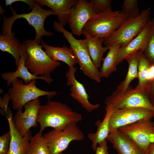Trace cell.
<instances>
[{
  "mask_svg": "<svg viewBox=\"0 0 154 154\" xmlns=\"http://www.w3.org/2000/svg\"><path fill=\"white\" fill-rule=\"evenodd\" d=\"M111 0H91L89 2L96 14L112 11Z\"/></svg>",
  "mask_w": 154,
  "mask_h": 154,
  "instance_id": "29",
  "label": "cell"
},
{
  "mask_svg": "<svg viewBox=\"0 0 154 154\" xmlns=\"http://www.w3.org/2000/svg\"><path fill=\"white\" fill-rule=\"evenodd\" d=\"M77 70L74 67L69 68L66 74L67 84L70 86V95L77 101L87 112H91L98 108V104H92L89 101V96L84 85L76 79L75 74Z\"/></svg>",
  "mask_w": 154,
  "mask_h": 154,
  "instance_id": "14",
  "label": "cell"
},
{
  "mask_svg": "<svg viewBox=\"0 0 154 154\" xmlns=\"http://www.w3.org/2000/svg\"><path fill=\"white\" fill-rule=\"evenodd\" d=\"M150 9L142 10L137 16L125 19L119 27L107 38L103 44L109 47L112 45L119 44L121 46H125L138 35L151 20Z\"/></svg>",
  "mask_w": 154,
  "mask_h": 154,
  "instance_id": "3",
  "label": "cell"
},
{
  "mask_svg": "<svg viewBox=\"0 0 154 154\" xmlns=\"http://www.w3.org/2000/svg\"><path fill=\"white\" fill-rule=\"evenodd\" d=\"M82 34L86 37L85 39L92 62L95 66L98 68L102 66L104 53L108 50H109L110 47L102 46L103 38L92 37L84 30Z\"/></svg>",
  "mask_w": 154,
  "mask_h": 154,
  "instance_id": "20",
  "label": "cell"
},
{
  "mask_svg": "<svg viewBox=\"0 0 154 154\" xmlns=\"http://www.w3.org/2000/svg\"><path fill=\"white\" fill-rule=\"evenodd\" d=\"M125 19L118 11L96 14L87 22L83 30L92 37L104 39L115 31Z\"/></svg>",
  "mask_w": 154,
  "mask_h": 154,
  "instance_id": "8",
  "label": "cell"
},
{
  "mask_svg": "<svg viewBox=\"0 0 154 154\" xmlns=\"http://www.w3.org/2000/svg\"><path fill=\"white\" fill-rule=\"evenodd\" d=\"M25 154H50L48 146L39 132L31 137Z\"/></svg>",
  "mask_w": 154,
  "mask_h": 154,
  "instance_id": "26",
  "label": "cell"
},
{
  "mask_svg": "<svg viewBox=\"0 0 154 154\" xmlns=\"http://www.w3.org/2000/svg\"><path fill=\"white\" fill-rule=\"evenodd\" d=\"M54 29L63 33L70 45L83 73L90 79L100 83L101 77L100 70L93 63L90 56L85 39H77L72 33L66 30L59 22H54Z\"/></svg>",
  "mask_w": 154,
  "mask_h": 154,
  "instance_id": "4",
  "label": "cell"
},
{
  "mask_svg": "<svg viewBox=\"0 0 154 154\" xmlns=\"http://www.w3.org/2000/svg\"><path fill=\"white\" fill-rule=\"evenodd\" d=\"M10 139L9 131L0 136V154H7L9 147Z\"/></svg>",
  "mask_w": 154,
  "mask_h": 154,
  "instance_id": "30",
  "label": "cell"
},
{
  "mask_svg": "<svg viewBox=\"0 0 154 154\" xmlns=\"http://www.w3.org/2000/svg\"><path fill=\"white\" fill-rule=\"evenodd\" d=\"M10 100L9 96L8 93L5 94L2 98H0V112L7 118L12 115V113L8 106Z\"/></svg>",
  "mask_w": 154,
  "mask_h": 154,
  "instance_id": "31",
  "label": "cell"
},
{
  "mask_svg": "<svg viewBox=\"0 0 154 154\" xmlns=\"http://www.w3.org/2000/svg\"><path fill=\"white\" fill-rule=\"evenodd\" d=\"M147 79L150 83L154 80V64H151L148 69Z\"/></svg>",
  "mask_w": 154,
  "mask_h": 154,
  "instance_id": "34",
  "label": "cell"
},
{
  "mask_svg": "<svg viewBox=\"0 0 154 154\" xmlns=\"http://www.w3.org/2000/svg\"><path fill=\"white\" fill-rule=\"evenodd\" d=\"M125 19L136 17L139 15V13L137 0H124L121 11Z\"/></svg>",
  "mask_w": 154,
  "mask_h": 154,
  "instance_id": "27",
  "label": "cell"
},
{
  "mask_svg": "<svg viewBox=\"0 0 154 154\" xmlns=\"http://www.w3.org/2000/svg\"><path fill=\"white\" fill-rule=\"evenodd\" d=\"M42 6H46L53 10L57 16L59 23L63 26L69 23L71 8L78 0H36Z\"/></svg>",
  "mask_w": 154,
  "mask_h": 154,
  "instance_id": "18",
  "label": "cell"
},
{
  "mask_svg": "<svg viewBox=\"0 0 154 154\" xmlns=\"http://www.w3.org/2000/svg\"><path fill=\"white\" fill-rule=\"evenodd\" d=\"M24 82L23 80L17 78L12 82V86L8 89L7 93L15 110H22L27 102L40 96H45L50 99L57 94L55 91H46L38 88L36 85V80L27 84Z\"/></svg>",
  "mask_w": 154,
  "mask_h": 154,
  "instance_id": "7",
  "label": "cell"
},
{
  "mask_svg": "<svg viewBox=\"0 0 154 154\" xmlns=\"http://www.w3.org/2000/svg\"><path fill=\"white\" fill-rule=\"evenodd\" d=\"M151 64L149 61L141 52L139 56L138 68V83L134 89L147 94L151 84L147 79L148 70Z\"/></svg>",
  "mask_w": 154,
  "mask_h": 154,
  "instance_id": "25",
  "label": "cell"
},
{
  "mask_svg": "<svg viewBox=\"0 0 154 154\" xmlns=\"http://www.w3.org/2000/svg\"><path fill=\"white\" fill-rule=\"evenodd\" d=\"M41 105L38 98L31 100L24 106L25 110H17L13 118L14 123L21 135L25 136L32 127L37 126V119Z\"/></svg>",
  "mask_w": 154,
  "mask_h": 154,
  "instance_id": "12",
  "label": "cell"
},
{
  "mask_svg": "<svg viewBox=\"0 0 154 154\" xmlns=\"http://www.w3.org/2000/svg\"><path fill=\"white\" fill-rule=\"evenodd\" d=\"M96 14L89 2L79 0L71 9L69 23L72 33L80 36L87 22Z\"/></svg>",
  "mask_w": 154,
  "mask_h": 154,
  "instance_id": "13",
  "label": "cell"
},
{
  "mask_svg": "<svg viewBox=\"0 0 154 154\" xmlns=\"http://www.w3.org/2000/svg\"><path fill=\"white\" fill-rule=\"evenodd\" d=\"M151 21L150 32L143 53L151 64H154V18Z\"/></svg>",
  "mask_w": 154,
  "mask_h": 154,
  "instance_id": "28",
  "label": "cell"
},
{
  "mask_svg": "<svg viewBox=\"0 0 154 154\" xmlns=\"http://www.w3.org/2000/svg\"><path fill=\"white\" fill-rule=\"evenodd\" d=\"M21 1L27 4L29 6V10L32 9L36 0H5V6L11 5L13 3L16 2Z\"/></svg>",
  "mask_w": 154,
  "mask_h": 154,
  "instance_id": "33",
  "label": "cell"
},
{
  "mask_svg": "<svg viewBox=\"0 0 154 154\" xmlns=\"http://www.w3.org/2000/svg\"><path fill=\"white\" fill-rule=\"evenodd\" d=\"M14 33L12 35L7 34L0 35V50L11 54L15 60L17 67L19 65L23 48L22 44L17 38Z\"/></svg>",
  "mask_w": 154,
  "mask_h": 154,
  "instance_id": "21",
  "label": "cell"
},
{
  "mask_svg": "<svg viewBox=\"0 0 154 154\" xmlns=\"http://www.w3.org/2000/svg\"><path fill=\"white\" fill-rule=\"evenodd\" d=\"M82 119L81 115L74 111L67 105L48 99L46 104L40 106L37 121L42 131L48 127L62 129L73 124H77Z\"/></svg>",
  "mask_w": 154,
  "mask_h": 154,
  "instance_id": "1",
  "label": "cell"
},
{
  "mask_svg": "<svg viewBox=\"0 0 154 154\" xmlns=\"http://www.w3.org/2000/svg\"><path fill=\"white\" fill-rule=\"evenodd\" d=\"M40 43L31 39L23 42L22 44L27 54L25 65L34 75L51 77L50 73L60 64L47 55Z\"/></svg>",
  "mask_w": 154,
  "mask_h": 154,
  "instance_id": "5",
  "label": "cell"
},
{
  "mask_svg": "<svg viewBox=\"0 0 154 154\" xmlns=\"http://www.w3.org/2000/svg\"><path fill=\"white\" fill-rule=\"evenodd\" d=\"M121 45L116 44L110 46L106 57L104 58L100 70L101 78H107L117 70V58L118 50Z\"/></svg>",
  "mask_w": 154,
  "mask_h": 154,
  "instance_id": "24",
  "label": "cell"
},
{
  "mask_svg": "<svg viewBox=\"0 0 154 154\" xmlns=\"http://www.w3.org/2000/svg\"><path fill=\"white\" fill-rule=\"evenodd\" d=\"M59 154H63L62 153H60Z\"/></svg>",
  "mask_w": 154,
  "mask_h": 154,
  "instance_id": "38",
  "label": "cell"
},
{
  "mask_svg": "<svg viewBox=\"0 0 154 154\" xmlns=\"http://www.w3.org/2000/svg\"><path fill=\"white\" fill-rule=\"evenodd\" d=\"M12 13V16L9 17H5L3 14V23L2 28V34L12 35L13 33L11 29L13 24L17 19L24 18L29 24L35 29L36 36L34 40L41 43L42 41V37L43 36H50L53 34L46 30L44 27V21L46 19L51 15H56V13L52 10H46L42 8V6L36 1L34 4L31 11L27 13L17 14L11 5L9 6Z\"/></svg>",
  "mask_w": 154,
  "mask_h": 154,
  "instance_id": "2",
  "label": "cell"
},
{
  "mask_svg": "<svg viewBox=\"0 0 154 154\" xmlns=\"http://www.w3.org/2000/svg\"><path fill=\"white\" fill-rule=\"evenodd\" d=\"M26 56V53L23 45L21 59L17 70L14 72H4L1 75L2 79L7 81L8 86H9L14 80L19 78L22 79L25 84L37 79L43 80L49 84L52 82L53 79L51 77L45 76H37L29 72L25 65Z\"/></svg>",
  "mask_w": 154,
  "mask_h": 154,
  "instance_id": "16",
  "label": "cell"
},
{
  "mask_svg": "<svg viewBox=\"0 0 154 154\" xmlns=\"http://www.w3.org/2000/svg\"><path fill=\"white\" fill-rule=\"evenodd\" d=\"M141 51H138L127 57L125 60L128 65V71L125 79L121 82L117 89L123 92L130 86L131 82L138 78V68L139 56Z\"/></svg>",
  "mask_w": 154,
  "mask_h": 154,
  "instance_id": "23",
  "label": "cell"
},
{
  "mask_svg": "<svg viewBox=\"0 0 154 154\" xmlns=\"http://www.w3.org/2000/svg\"><path fill=\"white\" fill-rule=\"evenodd\" d=\"M105 111L141 108L154 112V105L147 93L136 90L129 86L124 91L117 89L106 98Z\"/></svg>",
  "mask_w": 154,
  "mask_h": 154,
  "instance_id": "6",
  "label": "cell"
},
{
  "mask_svg": "<svg viewBox=\"0 0 154 154\" xmlns=\"http://www.w3.org/2000/svg\"><path fill=\"white\" fill-rule=\"evenodd\" d=\"M118 129L130 138L144 154L154 142V122L151 120H141Z\"/></svg>",
  "mask_w": 154,
  "mask_h": 154,
  "instance_id": "10",
  "label": "cell"
},
{
  "mask_svg": "<svg viewBox=\"0 0 154 154\" xmlns=\"http://www.w3.org/2000/svg\"><path fill=\"white\" fill-rule=\"evenodd\" d=\"M111 111L110 131L141 120H151L154 117V111L144 108H127Z\"/></svg>",
  "mask_w": 154,
  "mask_h": 154,
  "instance_id": "11",
  "label": "cell"
},
{
  "mask_svg": "<svg viewBox=\"0 0 154 154\" xmlns=\"http://www.w3.org/2000/svg\"><path fill=\"white\" fill-rule=\"evenodd\" d=\"M41 45L45 49V51L47 55L53 60L60 61L66 64L69 68L74 67L78 63L76 57L71 48L65 46L62 47H54L46 44L42 41Z\"/></svg>",
  "mask_w": 154,
  "mask_h": 154,
  "instance_id": "19",
  "label": "cell"
},
{
  "mask_svg": "<svg viewBox=\"0 0 154 154\" xmlns=\"http://www.w3.org/2000/svg\"><path fill=\"white\" fill-rule=\"evenodd\" d=\"M151 26L152 21L150 20L138 35L125 46L119 47L117 58V66L127 57L138 51L143 53L148 40Z\"/></svg>",
  "mask_w": 154,
  "mask_h": 154,
  "instance_id": "15",
  "label": "cell"
},
{
  "mask_svg": "<svg viewBox=\"0 0 154 154\" xmlns=\"http://www.w3.org/2000/svg\"><path fill=\"white\" fill-rule=\"evenodd\" d=\"M77 124H72L62 129H53L43 135L50 154L62 153L72 141L84 139V135Z\"/></svg>",
  "mask_w": 154,
  "mask_h": 154,
  "instance_id": "9",
  "label": "cell"
},
{
  "mask_svg": "<svg viewBox=\"0 0 154 154\" xmlns=\"http://www.w3.org/2000/svg\"><path fill=\"white\" fill-rule=\"evenodd\" d=\"M106 140L99 144L95 150V154H109Z\"/></svg>",
  "mask_w": 154,
  "mask_h": 154,
  "instance_id": "32",
  "label": "cell"
},
{
  "mask_svg": "<svg viewBox=\"0 0 154 154\" xmlns=\"http://www.w3.org/2000/svg\"><path fill=\"white\" fill-rule=\"evenodd\" d=\"M145 154H154V142L149 146Z\"/></svg>",
  "mask_w": 154,
  "mask_h": 154,
  "instance_id": "36",
  "label": "cell"
},
{
  "mask_svg": "<svg viewBox=\"0 0 154 154\" xmlns=\"http://www.w3.org/2000/svg\"><path fill=\"white\" fill-rule=\"evenodd\" d=\"M106 140L111 143L118 154H144L130 138L118 129L110 131Z\"/></svg>",
  "mask_w": 154,
  "mask_h": 154,
  "instance_id": "17",
  "label": "cell"
},
{
  "mask_svg": "<svg viewBox=\"0 0 154 154\" xmlns=\"http://www.w3.org/2000/svg\"><path fill=\"white\" fill-rule=\"evenodd\" d=\"M105 111L104 118L98 125L96 132L88 134V138L92 142L91 147L94 151L99 144L106 140L110 133L109 119L111 111L108 110Z\"/></svg>",
  "mask_w": 154,
  "mask_h": 154,
  "instance_id": "22",
  "label": "cell"
},
{
  "mask_svg": "<svg viewBox=\"0 0 154 154\" xmlns=\"http://www.w3.org/2000/svg\"><path fill=\"white\" fill-rule=\"evenodd\" d=\"M147 94L151 101L154 105V80L151 83Z\"/></svg>",
  "mask_w": 154,
  "mask_h": 154,
  "instance_id": "35",
  "label": "cell"
},
{
  "mask_svg": "<svg viewBox=\"0 0 154 154\" xmlns=\"http://www.w3.org/2000/svg\"><path fill=\"white\" fill-rule=\"evenodd\" d=\"M27 149L22 150L17 153H15L13 154H25Z\"/></svg>",
  "mask_w": 154,
  "mask_h": 154,
  "instance_id": "37",
  "label": "cell"
}]
</instances>
